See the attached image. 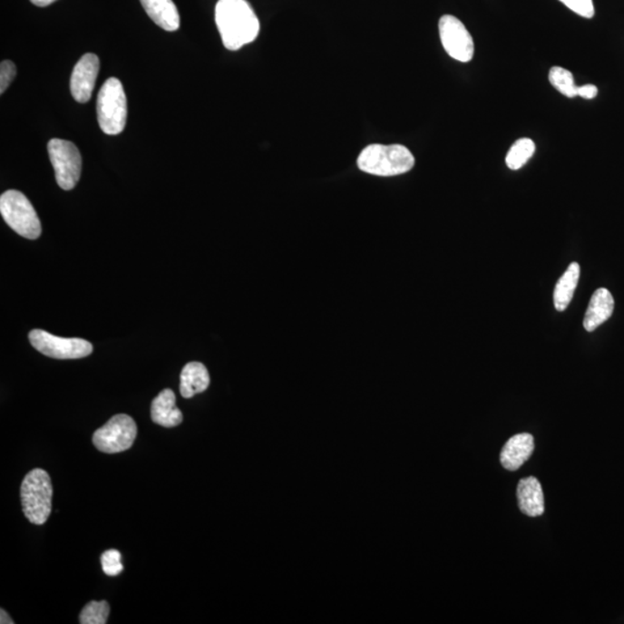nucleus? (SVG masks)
I'll use <instances>...</instances> for the list:
<instances>
[{"label":"nucleus","mask_w":624,"mask_h":624,"mask_svg":"<svg viewBox=\"0 0 624 624\" xmlns=\"http://www.w3.org/2000/svg\"><path fill=\"white\" fill-rule=\"evenodd\" d=\"M210 383L208 368L200 362H190L180 374V391L183 398H192L209 389Z\"/></svg>","instance_id":"obj_16"},{"label":"nucleus","mask_w":624,"mask_h":624,"mask_svg":"<svg viewBox=\"0 0 624 624\" xmlns=\"http://www.w3.org/2000/svg\"><path fill=\"white\" fill-rule=\"evenodd\" d=\"M16 67L15 63L11 61H3L0 64V93L4 94V92L10 87L12 82L15 78Z\"/></svg>","instance_id":"obj_23"},{"label":"nucleus","mask_w":624,"mask_h":624,"mask_svg":"<svg viewBox=\"0 0 624 624\" xmlns=\"http://www.w3.org/2000/svg\"><path fill=\"white\" fill-rule=\"evenodd\" d=\"M0 213L8 226L24 239H36L42 233L41 221L28 198L16 190L0 197Z\"/></svg>","instance_id":"obj_5"},{"label":"nucleus","mask_w":624,"mask_h":624,"mask_svg":"<svg viewBox=\"0 0 624 624\" xmlns=\"http://www.w3.org/2000/svg\"><path fill=\"white\" fill-rule=\"evenodd\" d=\"M415 166L412 151L399 143L366 146L357 158V167L366 174L392 177L406 174Z\"/></svg>","instance_id":"obj_2"},{"label":"nucleus","mask_w":624,"mask_h":624,"mask_svg":"<svg viewBox=\"0 0 624 624\" xmlns=\"http://www.w3.org/2000/svg\"><path fill=\"white\" fill-rule=\"evenodd\" d=\"M153 423L162 427L172 428L182 424L183 414L176 406V395L171 389L160 392L151 407Z\"/></svg>","instance_id":"obj_14"},{"label":"nucleus","mask_w":624,"mask_h":624,"mask_svg":"<svg viewBox=\"0 0 624 624\" xmlns=\"http://www.w3.org/2000/svg\"><path fill=\"white\" fill-rule=\"evenodd\" d=\"M614 311V297L609 289L599 288L590 299L588 310L584 317V327L588 332H593L611 317Z\"/></svg>","instance_id":"obj_13"},{"label":"nucleus","mask_w":624,"mask_h":624,"mask_svg":"<svg viewBox=\"0 0 624 624\" xmlns=\"http://www.w3.org/2000/svg\"><path fill=\"white\" fill-rule=\"evenodd\" d=\"M31 2L34 4V5L45 7L52 5V4L57 2V0H31Z\"/></svg>","instance_id":"obj_25"},{"label":"nucleus","mask_w":624,"mask_h":624,"mask_svg":"<svg viewBox=\"0 0 624 624\" xmlns=\"http://www.w3.org/2000/svg\"><path fill=\"white\" fill-rule=\"evenodd\" d=\"M109 613H111V606L107 601L88 602L80 613V623L105 624L108 622Z\"/></svg>","instance_id":"obj_20"},{"label":"nucleus","mask_w":624,"mask_h":624,"mask_svg":"<svg viewBox=\"0 0 624 624\" xmlns=\"http://www.w3.org/2000/svg\"><path fill=\"white\" fill-rule=\"evenodd\" d=\"M215 23L223 45L230 52L252 44L260 31L259 20L247 0H219L215 6Z\"/></svg>","instance_id":"obj_1"},{"label":"nucleus","mask_w":624,"mask_h":624,"mask_svg":"<svg viewBox=\"0 0 624 624\" xmlns=\"http://www.w3.org/2000/svg\"><path fill=\"white\" fill-rule=\"evenodd\" d=\"M101 130L109 136L123 132L128 117V101L123 85L117 78H109L101 87L96 102Z\"/></svg>","instance_id":"obj_4"},{"label":"nucleus","mask_w":624,"mask_h":624,"mask_svg":"<svg viewBox=\"0 0 624 624\" xmlns=\"http://www.w3.org/2000/svg\"><path fill=\"white\" fill-rule=\"evenodd\" d=\"M50 161L59 188L70 191L74 189L82 176L83 160L73 142L52 139L48 143Z\"/></svg>","instance_id":"obj_6"},{"label":"nucleus","mask_w":624,"mask_h":624,"mask_svg":"<svg viewBox=\"0 0 624 624\" xmlns=\"http://www.w3.org/2000/svg\"><path fill=\"white\" fill-rule=\"evenodd\" d=\"M533 450L534 438L531 434L522 433L512 436L502 449V466L508 471H517L522 463L529 461Z\"/></svg>","instance_id":"obj_11"},{"label":"nucleus","mask_w":624,"mask_h":624,"mask_svg":"<svg viewBox=\"0 0 624 624\" xmlns=\"http://www.w3.org/2000/svg\"><path fill=\"white\" fill-rule=\"evenodd\" d=\"M146 14L159 27L167 32H175L180 28L179 10L172 0H141Z\"/></svg>","instance_id":"obj_15"},{"label":"nucleus","mask_w":624,"mask_h":624,"mask_svg":"<svg viewBox=\"0 0 624 624\" xmlns=\"http://www.w3.org/2000/svg\"><path fill=\"white\" fill-rule=\"evenodd\" d=\"M534 151L535 143L532 139L522 138L513 143L505 162L512 171L521 170L532 158Z\"/></svg>","instance_id":"obj_18"},{"label":"nucleus","mask_w":624,"mask_h":624,"mask_svg":"<svg viewBox=\"0 0 624 624\" xmlns=\"http://www.w3.org/2000/svg\"><path fill=\"white\" fill-rule=\"evenodd\" d=\"M101 564H102L104 573H107L108 576H117L124 570L123 564H122V555L116 550L104 551L101 556Z\"/></svg>","instance_id":"obj_21"},{"label":"nucleus","mask_w":624,"mask_h":624,"mask_svg":"<svg viewBox=\"0 0 624 624\" xmlns=\"http://www.w3.org/2000/svg\"><path fill=\"white\" fill-rule=\"evenodd\" d=\"M598 95V88L594 85L579 87V96L586 100H592Z\"/></svg>","instance_id":"obj_24"},{"label":"nucleus","mask_w":624,"mask_h":624,"mask_svg":"<svg viewBox=\"0 0 624 624\" xmlns=\"http://www.w3.org/2000/svg\"><path fill=\"white\" fill-rule=\"evenodd\" d=\"M580 268L577 263H571L563 276L560 278L554 290L555 309L562 312L570 305L573 294L579 285Z\"/></svg>","instance_id":"obj_17"},{"label":"nucleus","mask_w":624,"mask_h":624,"mask_svg":"<svg viewBox=\"0 0 624 624\" xmlns=\"http://www.w3.org/2000/svg\"><path fill=\"white\" fill-rule=\"evenodd\" d=\"M569 10L575 12L576 15L586 19H592L594 16V5L592 0H560Z\"/></svg>","instance_id":"obj_22"},{"label":"nucleus","mask_w":624,"mask_h":624,"mask_svg":"<svg viewBox=\"0 0 624 624\" xmlns=\"http://www.w3.org/2000/svg\"><path fill=\"white\" fill-rule=\"evenodd\" d=\"M550 82L561 94L569 99L579 96V87L576 86L575 79L570 71L563 67L554 66L550 71Z\"/></svg>","instance_id":"obj_19"},{"label":"nucleus","mask_w":624,"mask_h":624,"mask_svg":"<svg viewBox=\"0 0 624 624\" xmlns=\"http://www.w3.org/2000/svg\"><path fill=\"white\" fill-rule=\"evenodd\" d=\"M100 69L99 57L94 54H83L75 64L71 77V93L79 103L91 100Z\"/></svg>","instance_id":"obj_10"},{"label":"nucleus","mask_w":624,"mask_h":624,"mask_svg":"<svg viewBox=\"0 0 624 624\" xmlns=\"http://www.w3.org/2000/svg\"><path fill=\"white\" fill-rule=\"evenodd\" d=\"M29 341L36 351L57 360H75V358L91 356L93 353V345L90 341L80 338H62L44 330L31 331Z\"/></svg>","instance_id":"obj_8"},{"label":"nucleus","mask_w":624,"mask_h":624,"mask_svg":"<svg viewBox=\"0 0 624 624\" xmlns=\"http://www.w3.org/2000/svg\"><path fill=\"white\" fill-rule=\"evenodd\" d=\"M21 503L24 516L35 525H44L52 513L53 483L44 470L35 468L21 484Z\"/></svg>","instance_id":"obj_3"},{"label":"nucleus","mask_w":624,"mask_h":624,"mask_svg":"<svg viewBox=\"0 0 624 624\" xmlns=\"http://www.w3.org/2000/svg\"><path fill=\"white\" fill-rule=\"evenodd\" d=\"M443 48L455 61L468 63L474 56V42L465 24L453 15H443L438 24Z\"/></svg>","instance_id":"obj_9"},{"label":"nucleus","mask_w":624,"mask_h":624,"mask_svg":"<svg viewBox=\"0 0 624 624\" xmlns=\"http://www.w3.org/2000/svg\"><path fill=\"white\" fill-rule=\"evenodd\" d=\"M137 424L126 414L112 416L107 424L96 430L93 436L95 448L104 453H120L129 450L137 437Z\"/></svg>","instance_id":"obj_7"},{"label":"nucleus","mask_w":624,"mask_h":624,"mask_svg":"<svg viewBox=\"0 0 624 624\" xmlns=\"http://www.w3.org/2000/svg\"><path fill=\"white\" fill-rule=\"evenodd\" d=\"M518 504L522 513L530 517L541 516L545 512V497L537 478L522 479L517 487Z\"/></svg>","instance_id":"obj_12"},{"label":"nucleus","mask_w":624,"mask_h":624,"mask_svg":"<svg viewBox=\"0 0 624 624\" xmlns=\"http://www.w3.org/2000/svg\"><path fill=\"white\" fill-rule=\"evenodd\" d=\"M0 614H2V618H0V622H2V624H14L15 623L14 619H12L10 617H8L6 610L2 609V611H0Z\"/></svg>","instance_id":"obj_26"}]
</instances>
